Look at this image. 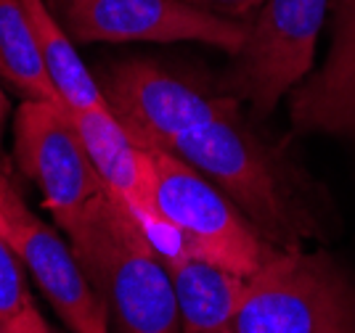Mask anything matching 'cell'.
I'll return each instance as SVG.
<instances>
[{
	"mask_svg": "<svg viewBox=\"0 0 355 333\" xmlns=\"http://www.w3.org/2000/svg\"><path fill=\"white\" fill-rule=\"evenodd\" d=\"M175 294L180 333H223L236 312L247 278L193 254L164 262Z\"/></svg>",
	"mask_w": 355,
	"mask_h": 333,
	"instance_id": "obj_12",
	"label": "cell"
},
{
	"mask_svg": "<svg viewBox=\"0 0 355 333\" xmlns=\"http://www.w3.org/2000/svg\"><path fill=\"white\" fill-rule=\"evenodd\" d=\"M24 8L30 16V24L37 37V48L43 56V66L48 80L56 90L59 101L69 111H90V109H106L101 85L88 72L85 61L80 58L77 43L69 37L56 14L45 0H24Z\"/></svg>",
	"mask_w": 355,
	"mask_h": 333,
	"instance_id": "obj_13",
	"label": "cell"
},
{
	"mask_svg": "<svg viewBox=\"0 0 355 333\" xmlns=\"http://www.w3.org/2000/svg\"><path fill=\"white\" fill-rule=\"evenodd\" d=\"M0 215L6 238L45 299L72 333H109V307L90 286L72 246L32 212L0 167Z\"/></svg>",
	"mask_w": 355,
	"mask_h": 333,
	"instance_id": "obj_9",
	"label": "cell"
},
{
	"mask_svg": "<svg viewBox=\"0 0 355 333\" xmlns=\"http://www.w3.org/2000/svg\"><path fill=\"white\" fill-rule=\"evenodd\" d=\"M0 333H53L48 328L43 315L37 312V307H27L21 315H16L8 323H0Z\"/></svg>",
	"mask_w": 355,
	"mask_h": 333,
	"instance_id": "obj_17",
	"label": "cell"
},
{
	"mask_svg": "<svg viewBox=\"0 0 355 333\" xmlns=\"http://www.w3.org/2000/svg\"><path fill=\"white\" fill-rule=\"evenodd\" d=\"M72 119L106 193L122 204L138 225L159 217L151 193V154L130 141L109 109L72 111Z\"/></svg>",
	"mask_w": 355,
	"mask_h": 333,
	"instance_id": "obj_11",
	"label": "cell"
},
{
	"mask_svg": "<svg viewBox=\"0 0 355 333\" xmlns=\"http://www.w3.org/2000/svg\"><path fill=\"white\" fill-rule=\"evenodd\" d=\"M180 3H186L191 8H199L205 14L231 19V21H244V24L263 6V0H180Z\"/></svg>",
	"mask_w": 355,
	"mask_h": 333,
	"instance_id": "obj_16",
	"label": "cell"
},
{
	"mask_svg": "<svg viewBox=\"0 0 355 333\" xmlns=\"http://www.w3.org/2000/svg\"><path fill=\"white\" fill-rule=\"evenodd\" d=\"M0 233L6 235V222H3V215H0Z\"/></svg>",
	"mask_w": 355,
	"mask_h": 333,
	"instance_id": "obj_19",
	"label": "cell"
},
{
	"mask_svg": "<svg viewBox=\"0 0 355 333\" xmlns=\"http://www.w3.org/2000/svg\"><path fill=\"white\" fill-rule=\"evenodd\" d=\"M151 154L154 206L183 233L189 254L241 278H252L279 249L189 161L167 151Z\"/></svg>",
	"mask_w": 355,
	"mask_h": 333,
	"instance_id": "obj_4",
	"label": "cell"
},
{
	"mask_svg": "<svg viewBox=\"0 0 355 333\" xmlns=\"http://www.w3.org/2000/svg\"><path fill=\"white\" fill-rule=\"evenodd\" d=\"M0 74L35 101H59L48 80L24 0H0Z\"/></svg>",
	"mask_w": 355,
	"mask_h": 333,
	"instance_id": "obj_14",
	"label": "cell"
},
{
	"mask_svg": "<svg viewBox=\"0 0 355 333\" xmlns=\"http://www.w3.org/2000/svg\"><path fill=\"white\" fill-rule=\"evenodd\" d=\"M27 307H32V296L24 280V264L0 233V323L14 320Z\"/></svg>",
	"mask_w": 355,
	"mask_h": 333,
	"instance_id": "obj_15",
	"label": "cell"
},
{
	"mask_svg": "<svg viewBox=\"0 0 355 333\" xmlns=\"http://www.w3.org/2000/svg\"><path fill=\"white\" fill-rule=\"evenodd\" d=\"M173 154L189 161L236 206L257 233L276 249H300L305 217L295 209V199L284 183L276 156L239 116L215 119L183 132L173 143Z\"/></svg>",
	"mask_w": 355,
	"mask_h": 333,
	"instance_id": "obj_2",
	"label": "cell"
},
{
	"mask_svg": "<svg viewBox=\"0 0 355 333\" xmlns=\"http://www.w3.org/2000/svg\"><path fill=\"white\" fill-rule=\"evenodd\" d=\"M51 11L77 45L202 43L234 56L247 24L205 14L180 0H53Z\"/></svg>",
	"mask_w": 355,
	"mask_h": 333,
	"instance_id": "obj_7",
	"label": "cell"
},
{
	"mask_svg": "<svg viewBox=\"0 0 355 333\" xmlns=\"http://www.w3.org/2000/svg\"><path fill=\"white\" fill-rule=\"evenodd\" d=\"M106 109L138 148L167 151L183 132L225 116H239L241 103L228 93H212L154 61H122L98 82Z\"/></svg>",
	"mask_w": 355,
	"mask_h": 333,
	"instance_id": "obj_6",
	"label": "cell"
},
{
	"mask_svg": "<svg viewBox=\"0 0 355 333\" xmlns=\"http://www.w3.org/2000/svg\"><path fill=\"white\" fill-rule=\"evenodd\" d=\"M329 0H263L231 56L223 93L268 116L313 69Z\"/></svg>",
	"mask_w": 355,
	"mask_h": 333,
	"instance_id": "obj_5",
	"label": "cell"
},
{
	"mask_svg": "<svg viewBox=\"0 0 355 333\" xmlns=\"http://www.w3.org/2000/svg\"><path fill=\"white\" fill-rule=\"evenodd\" d=\"M331 43L324 66L289 93L297 132L334 135L355 143V0H329Z\"/></svg>",
	"mask_w": 355,
	"mask_h": 333,
	"instance_id": "obj_10",
	"label": "cell"
},
{
	"mask_svg": "<svg viewBox=\"0 0 355 333\" xmlns=\"http://www.w3.org/2000/svg\"><path fill=\"white\" fill-rule=\"evenodd\" d=\"M355 296L324 254L279 249L247 278L223 333H353Z\"/></svg>",
	"mask_w": 355,
	"mask_h": 333,
	"instance_id": "obj_3",
	"label": "cell"
},
{
	"mask_svg": "<svg viewBox=\"0 0 355 333\" xmlns=\"http://www.w3.org/2000/svg\"><path fill=\"white\" fill-rule=\"evenodd\" d=\"M8 98H6V93H3V87H0V143H3V127H6V119H8Z\"/></svg>",
	"mask_w": 355,
	"mask_h": 333,
	"instance_id": "obj_18",
	"label": "cell"
},
{
	"mask_svg": "<svg viewBox=\"0 0 355 333\" xmlns=\"http://www.w3.org/2000/svg\"><path fill=\"white\" fill-rule=\"evenodd\" d=\"M59 228L119 333H180L167 267L122 204L104 190Z\"/></svg>",
	"mask_w": 355,
	"mask_h": 333,
	"instance_id": "obj_1",
	"label": "cell"
},
{
	"mask_svg": "<svg viewBox=\"0 0 355 333\" xmlns=\"http://www.w3.org/2000/svg\"><path fill=\"white\" fill-rule=\"evenodd\" d=\"M14 159L59 225L104 193L72 111L61 101L24 98L14 116Z\"/></svg>",
	"mask_w": 355,
	"mask_h": 333,
	"instance_id": "obj_8",
	"label": "cell"
}]
</instances>
